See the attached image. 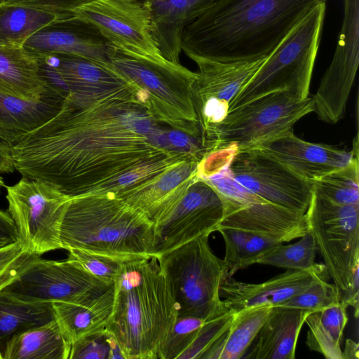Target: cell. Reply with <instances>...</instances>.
Masks as SVG:
<instances>
[{
  "mask_svg": "<svg viewBox=\"0 0 359 359\" xmlns=\"http://www.w3.org/2000/svg\"><path fill=\"white\" fill-rule=\"evenodd\" d=\"M278 243H280L265 236L250 233L244 245L240 269L253 264V262L257 256Z\"/></svg>",
  "mask_w": 359,
  "mask_h": 359,
  "instance_id": "obj_42",
  "label": "cell"
},
{
  "mask_svg": "<svg viewBox=\"0 0 359 359\" xmlns=\"http://www.w3.org/2000/svg\"><path fill=\"white\" fill-rule=\"evenodd\" d=\"M325 264H316L305 270L287 269L261 283L238 281L226 275L222 280L219 296L226 311L233 313L259 306H278L304 291L313 283L327 280Z\"/></svg>",
  "mask_w": 359,
  "mask_h": 359,
  "instance_id": "obj_17",
  "label": "cell"
},
{
  "mask_svg": "<svg viewBox=\"0 0 359 359\" xmlns=\"http://www.w3.org/2000/svg\"><path fill=\"white\" fill-rule=\"evenodd\" d=\"M67 251L68 257L76 259L88 272L109 285H114L126 262L137 258L114 257L77 248Z\"/></svg>",
  "mask_w": 359,
  "mask_h": 359,
  "instance_id": "obj_36",
  "label": "cell"
},
{
  "mask_svg": "<svg viewBox=\"0 0 359 359\" xmlns=\"http://www.w3.org/2000/svg\"><path fill=\"white\" fill-rule=\"evenodd\" d=\"M304 215L330 277L344 292L359 266V203H336L312 191Z\"/></svg>",
  "mask_w": 359,
  "mask_h": 359,
  "instance_id": "obj_9",
  "label": "cell"
},
{
  "mask_svg": "<svg viewBox=\"0 0 359 359\" xmlns=\"http://www.w3.org/2000/svg\"><path fill=\"white\" fill-rule=\"evenodd\" d=\"M359 266L353 273L351 283L344 292L340 293V302L346 306L354 309V316L357 319L359 315Z\"/></svg>",
  "mask_w": 359,
  "mask_h": 359,
  "instance_id": "obj_44",
  "label": "cell"
},
{
  "mask_svg": "<svg viewBox=\"0 0 359 359\" xmlns=\"http://www.w3.org/2000/svg\"><path fill=\"white\" fill-rule=\"evenodd\" d=\"M14 170L9 147L0 142V174L10 173Z\"/></svg>",
  "mask_w": 359,
  "mask_h": 359,
  "instance_id": "obj_47",
  "label": "cell"
},
{
  "mask_svg": "<svg viewBox=\"0 0 359 359\" xmlns=\"http://www.w3.org/2000/svg\"><path fill=\"white\" fill-rule=\"evenodd\" d=\"M59 18L27 6L0 5V46L22 47L33 34Z\"/></svg>",
  "mask_w": 359,
  "mask_h": 359,
  "instance_id": "obj_31",
  "label": "cell"
},
{
  "mask_svg": "<svg viewBox=\"0 0 359 359\" xmlns=\"http://www.w3.org/2000/svg\"><path fill=\"white\" fill-rule=\"evenodd\" d=\"M52 86L42 75L35 56L23 47L0 46V90L20 98L39 100Z\"/></svg>",
  "mask_w": 359,
  "mask_h": 359,
  "instance_id": "obj_25",
  "label": "cell"
},
{
  "mask_svg": "<svg viewBox=\"0 0 359 359\" xmlns=\"http://www.w3.org/2000/svg\"><path fill=\"white\" fill-rule=\"evenodd\" d=\"M271 306H259L236 313L229 328L203 355V359H240L246 354L269 317Z\"/></svg>",
  "mask_w": 359,
  "mask_h": 359,
  "instance_id": "obj_28",
  "label": "cell"
},
{
  "mask_svg": "<svg viewBox=\"0 0 359 359\" xmlns=\"http://www.w3.org/2000/svg\"><path fill=\"white\" fill-rule=\"evenodd\" d=\"M107 66L134 87L152 117L194 137H204L195 109L196 72L165 57H147L109 43Z\"/></svg>",
  "mask_w": 359,
  "mask_h": 359,
  "instance_id": "obj_5",
  "label": "cell"
},
{
  "mask_svg": "<svg viewBox=\"0 0 359 359\" xmlns=\"http://www.w3.org/2000/svg\"><path fill=\"white\" fill-rule=\"evenodd\" d=\"M72 344L55 320L14 334L4 344L3 359H69Z\"/></svg>",
  "mask_w": 359,
  "mask_h": 359,
  "instance_id": "obj_27",
  "label": "cell"
},
{
  "mask_svg": "<svg viewBox=\"0 0 359 359\" xmlns=\"http://www.w3.org/2000/svg\"><path fill=\"white\" fill-rule=\"evenodd\" d=\"M236 313L226 311L217 317L206 320L198 330L189 348L180 359L202 358L205 353L229 328Z\"/></svg>",
  "mask_w": 359,
  "mask_h": 359,
  "instance_id": "obj_39",
  "label": "cell"
},
{
  "mask_svg": "<svg viewBox=\"0 0 359 359\" xmlns=\"http://www.w3.org/2000/svg\"><path fill=\"white\" fill-rule=\"evenodd\" d=\"M205 321L191 316L177 317L161 346L158 359H180Z\"/></svg>",
  "mask_w": 359,
  "mask_h": 359,
  "instance_id": "obj_37",
  "label": "cell"
},
{
  "mask_svg": "<svg viewBox=\"0 0 359 359\" xmlns=\"http://www.w3.org/2000/svg\"><path fill=\"white\" fill-rule=\"evenodd\" d=\"M62 248L114 257L153 255L154 223L141 211L111 194L72 198L60 230Z\"/></svg>",
  "mask_w": 359,
  "mask_h": 359,
  "instance_id": "obj_4",
  "label": "cell"
},
{
  "mask_svg": "<svg viewBox=\"0 0 359 359\" xmlns=\"http://www.w3.org/2000/svg\"><path fill=\"white\" fill-rule=\"evenodd\" d=\"M3 186H4V182L3 179L0 177V188Z\"/></svg>",
  "mask_w": 359,
  "mask_h": 359,
  "instance_id": "obj_50",
  "label": "cell"
},
{
  "mask_svg": "<svg viewBox=\"0 0 359 359\" xmlns=\"http://www.w3.org/2000/svg\"><path fill=\"white\" fill-rule=\"evenodd\" d=\"M217 231L222 234L226 245L225 257L223 259L225 275L233 277L240 270L244 245L250 233L228 227H219Z\"/></svg>",
  "mask_w": 359,
  "mask_h": 359,
  "instance_id": "obj_40",
  "label": "cell"
},
{
  "mask_svg": "<svg viewBox=\"0 0 359 359\" xmlns=\"http://www.w3.org/2000/svg\"><path fill=\"white\" fill-rule=\"evenodd\" d=\"M314 111L312 97L299 100L286 90L271 93L228 112L211 132L219 147L231 144L238 151L257 149L292 129Z\"/></svg>",
  "mask_w": 359,
  "mask_h": 359,
  "instance_id": "obj_8",
  "label": "cell"
},
{
  "mask_svg": "<svg viewBox=\"0 0 359 359\" xmlns=\"http://www.w3.org/2000/svg\"><path fill=\"white\" fill-rule=\"evenodd\" d=\"M198 162L190 158L177 163L153 182L121 198L143 212L154 224L177 204L197 179Z\"/></svg>",
  "mask_w": 359,
  "mask_h": 359,
  "instance_id": "obj_22",
  "label": "cell"
},
{
  "mask_svg": "<svg viewBox=\"0 0 359 359\" xmlns=\"http://www.w3.org/2000/svg\"><path fill=\"white\" fill-rule=\"evenodd\" d=\"M347 307L343 302L309 312L305 318L309 330L306 344L327 359H342L341 343L348 323Z\"/></svg>",
  "mask_w": 359,
  "mask_h": 359,
  "instance_id": "obj_29",
  "label": "cell"
},
{
  "mask_svg": "<svg viewBox=\"0 0 359 359\" xmlns=\"http://www.w3.org/2000/svg\"><path fill=\"white\" fill-rule=\"evenodd\" d=\"M229 169L243 187L266 201L305 214L312 195L310 181L258 149L239 150Z\"/></svg>",
  "mask_w": 359,
  "mask_h": 359,
  "instance_id": "obj_12",
  "label": "cell"
},
{
  "mask_svg": "<svg viewBox=\"0 0 359 359\" xmlns=\"http://www.w3.org/2000/svg\"><path fill=\"white\" fill-rule=\"evenodd\" d=\"M113 286L94 276L75 259L39 258L4 290L25 301L78 303L98 297Z\"/></svg>",
  "mask_w": 359,
  "mask_h": 359,
  "instance_id": "obj_11",
  "label": "cell"
},
{
  "mask_svg": "<svg viewBox=\"0 0 359 359\" xmlns=\"http://www.w3.org/2000/svg\"><path fill=\"white\" fill-rule=\"evenodd\" d=\"M41 255L24 251L15 260L0 270V290L16 280Z\"/></svg>",
  "mask_w": 359,
  "mask_h": 359,
  "instance_id": "obj_43",
  "label": "cell"
},
{
  "mask_svg": "<svg viewBox=\"0 0 359 359\" xmlns=\"http://www.w3.org/2000/svg\"><path fill=\"white\" fill-rule=\"evenodd\" d=\"M309 312L292 307L273 306L255 338L256 342L243 358L294 359L299 334Z\"/></svg>",
  "mask_w": 359,
  "mask_h": 359,
  "instance_id": "obj_24",
  "label": "cell"
},
{
  "mask_svg": "<svg viewBox=\"0 0 359 359\" xmlns=\"http://www.w3.org/2000/svg\"><path fill=\"white\" fill-rule=\"evenodd\" d=\"M150 16L151 33L162 55L180 62L184 27L215 0H139Z\"/></svg>",
  "mask_w": 359,
  "mask_h": 359,
  "instance_id": "obj_21",
  "label": "cell"
},
{
  "mask_svg": "<svg viewBox=\"0 0 359 359\" xmlns=\"http://www.w3.org/2000/svg\"><path fill=\"white\" fill-rule=\"evenodd\" d=\"M202 180L210 184L221 197L224 212L251 203L267 202L239 184L233 177L229 164Z\"/></svg>",
  "mask_w": 359,
  "mask_h": 359,
  "instance_id": "obj_34",
  "label": "cell"
},
{
  "mask_svg": "<svg viewBox=\"0 0 359 359\" xmlns=\"http://www.w3.org/2000/svg\"><path fill=\"white\" fill-rule=\"evenodd\" d=\"M322 4L326 0H215L184 27L181 49L191 60L266 57Z\"/></svg>",
  "mask_w": 359,
  "mask_h": 359,
  "instance_id": "obj_2",
  "label": "cell"
},
{
  "mask_svg": "<svg viewBox=\"0 0 359 359\" xmlns=\"http://www.w3.org/2000/svg\"><path fill=\"white\" fill-rule=\"evenodd\" d=\"M0 238L8 243L18 241L15 224L8 212L0 209Z\"/></svg>",
  "mask_w": 359,
  "mask_h": 359,
  "instance_id": "obj_45",
  "label": "cell"
},
{
  "mask_svg": "<svg viewBox=\"0 0 359 359\" xmlns=\"http://www.w3.org/2000/svg\"><path fill=\"white\" fill-rule=\"evenodd\" d=\"M6 189L8 212L24 250L41 255L62 249L61 224L71 198L51 184L23 177Z\"/></svg>",
  "mask_w": 359,
  "mask_h": 359,
  "instance_id": "obj_10",
  "label": "cell"
},
{
  "mask_svg": "<svg viewBox=\"0 0 359 359\" xmlns=\"http://www.w3.org/2000/svg\"><path fill=\"white\" fill-rule=\"evenodd\" d=\"M67 93L53 85L43 98L29 100L0 90V142L8 147L20 135L47 121L59 110Z\"/></svg>",
  "mask_w": 359,
  "mask_h": 359,
  "instance_id": "obj_23",
  "label": "cell"
},
{
  "mask_svg": "<svg viewBox=\"0 0 359 359\" xmlns=\"http://www.w3.org/2000/svg\"><path fill=\"white\" fill-rule=\"evenodd\" d=\"M54 320L52 303L29 302L0 290V345L14 334ZM2 351V350H1Z\"/></svg>",
  "mask_w": 359,
  "mask_h": 359,
  "instance_id": "obj_30",
  "label": "cell"
},
{
  "mask_svg": "<svg viewBox=\"0 0 359 359\" xmlns=\"http://www.w3.org/2000/svg\"><path fill=\"white\" fill-rule=\"evenodd\" d=\"M340 302V292L333 283L320 280L304 291L294 296L278 306L292 307L310 312L327 309Z\"/></svg>",
  "mask_w": 359,
  "mask_h": 359,
  "instance_id": "obj_38",
  "label": "cell"
},
{
  "mask_svg": "<svg viewBox=\"0 0 359 359\" xmlns=\"http://www.w3.org/2000/svg\"><path fill=\"white\" fill-rule=\"evenodd\" d=\"M219 227L237 229L280 243L301 238L308 232L304 214L269 202L251 203L227 211Z\"/></svg>",
  "mask_w": 359,
  "mask_h": 359,
  "instance_id": "obj_20",
  "label": "cell"
},
{
  "mask_svg": "<svg viewBox=\"0 0 359 359\" xmlns=\"http://www.w3.org/2000/svg\"><path fill=\"white\" fill-rule=\"evenodd\" d=\"M311 182L313 191L327 200L339 204H358V155H355L346 166Z\"/></svg>",
  "mask_w": 359,
  "mask_h": 359,
  "instance_id": "obj_32",
  "label": "cell"
},
{
  "mask_svg": "<svg viewBox=\"0 0 359 359\" xmlns=\"http://www.w3.org/2000/svg\"><path fill=\"white\" fill-rule=\"evenodd\" d=\"M7 245H9V243H7L6 241L0 238V248L4 247Z\"/></svg>",
  "mask_w": 359,
  "mask_h": 359,
  "instance_id": "obj_49",
  "label": "cell"
},
{
  "mask_svg": "<svg viewBox=\"0 0 359 359\" xmlns=\"http://www.w3.org/2000/svg\"><path fill=\"white\" fill-rule=\"evenodd\" d=\"M24 251L19 241L0 248V270L15 260Z\"/></svg>",
  "mask_w": 359,
  "mask_h": 359,
  "instance_id": "obj_46",
  "label": "cell"
},
{
  "mask_svg": "<svg viewBox=\"0 0 359 359\" xmlns=\"http://www.w3.org/2000/svg\"><path fill=\"white\" fill-rule=\"evenodd\" d=\"M95 0H6L2 5L27 6L53 13L60 18L74 16L75 8Z\"/></svg>",
  "mask_w": 359,
  "mask_h": 359,
  "instance_id": "obj_41",
  "label": "cell"
},
{
  "mask_svg": "<svg viewBox=\"0 0 359 359\" xmlns=\"http://www.w3.org/2000/svg\"><path fill=\"white\" fill-rule=\"evenodd\" d=\"M266 58L240 62L192 60L198 68L193 87L194 102L199 126L208 138L215 140L211 137L212 129L226 116L230 102Z\"/></svg>",
  "mask_w": 359,
  "mask_h": 359,
  "instance_id": "obj_14",
  "label": "cell"
},
{
  "mask_svg": "<svg viewBox=\"0 0 359 359\" xmlns=\"http://www.w3.org/2000/svg\"><path fill=\"white\" fill-rule=\"evenodd\" d=\"M127 81L69 91L47 121L8 147L23 177L48 183L70 198H123L192 158L170 143Z\"/></svg>",
  "mask_w": 359,
  "mask_h": 359,
  "instance_id": "obj_1",
  "label": "cell"
},
{
  "mask_svg": "<svg viewBox=\"0 0 359 359\" xmlns=\"http://www.w3.org/2000/svg\"><path fill=\"white\" fill-rule=\"evenodd\" d=\"M5 1L6 0H0V5H2Z\"/></svg>",
  "mask_w": 359,
  "mask_h": 359,
  "instance_id": "obj_52",
  "label": "cell"
},
{
  "mask_svg": "<svg viewBox=\"0 0 359 359\" xmlns=\"http://www.w3.org/2000/svg\"><path fill=\"white\" fill-rule=\"evenodd\" d=\"M109 43L97 28L74 15L57 19L45 26L29 38L22 47L35 57L71 55L107 65Z\"/></svg>",
  "mask_w": 359,
  "mask_h": 359,
  "instance_id": "obj_18",
  "label": "cell"
},
{
  "mask_svg": "<svg viewBox=\"0 0 359 359\" xmlns=\"http://www.w3.org/2000/svg\"><path fill=\"white\" fill-rule=\"evenodd\" d=\"M358 343L352 339H347L345 348L342 352V359H358L359 358Z\"/></svg>",
  "mask_w": 359,
  "mask_h": 359,
  "instance_id": "obj_48",
  "label": "cell"
},
{
  "mask_svg": "<svg viewBox=\"0 0 359 359\" xmlns=\"http://www.w3.org/2000/svg\"><path fill=\"white\" fill-rule=\"evenodd\" d=\"M0 359H3V358H2V351H1V345H0Z\"/></svg>",
  "mask_w": 359,
  "mask_h": 359,
  "instance_id": "obj_51",
  "label": "cell"
},
{
  "mask_svg": "<svg viewBox=\"0 0 359 359\" xmlns=\"http://www.w3.org/2000/svg\"><path fill=\"white\" fill-rule=\"evenodd\" d=\"M69 359H125V356L114 337L104 329L74 342Z\"/></svg>",
  "mask_w": 359,
  "mask_h": 359,
  "instance_id": "obj_35",
  "label": "cell"
},
{
  "mask_svg": "<svg viewBox=\"0 0 359 359\" xmlns=\"http://www.w3.org/2000/svg\"><path fill=\"white\" fill-rule=\"evenodd\" d=\"M343 2V22L336 50L312 97L316 111L333 118L345 114L359 62V0Z\"/></svg>",
  "mask_w": 359,
  "mask_h": 359,
  "instance_id": "obj_16",
  "label": "cell"
},
{
  "mask_svg": "<svg viewBox=\"0 0 359 359\" xmlns=\"http://www.w3.org/2000/svg\"><path fill=\"white\" fill-rule=\"evenodd\" d=\"M325 10L326 4L318 5L289 32L230 102L229 111L277 91L286 90L299 100L309 97Z\"/></svg>",
  "mask_w": 359,
  "mask_h": 359,
  "instance_id": "obj_6",
  "label": "cell"
},
{
  "mask_svg": "<svg viewBox=\"0 0 359 359\" xmlns=\"http://www.w3.org/2000/svg\"><path fill=\"white\" fill-rule=\"evenodd\" d=\"M114 286L101 295L83 302H53L54 320L72 344L81 337L105 329L114 303Z\"/></svg>",
  "mask_w": 359,
  "mask_h": 359,
  "instance_id": "obj_26",
  "label": "cell"
},
{
  "mask_svg": "<svg viewBox=\"0 0 359 359\" xmlns=\"http://www.w3.org/2000/svg\"><path fill=\"white\" fill-rule=\"evenodd\" d=\"M317 248L309 232L292 244L278 243L257 256L254 264L271 265L285 269L305 270L313 267Z\"/></svg>",
  "mask_w": 359,
  "mask_h": 359,
  "instance_id": "obj_33",
  "label": "cell"
},
{
  "mask_svg": "<svg viewBox=\"0 0 359 359\" xmlns=\"http://www.w3.org/2000/svg\"><path fill=\"white\" fill-rule=\"evenodd\" d=\"M114 290L112 312L105 330L116 339L125 359H158L177 311L156 257L126 262Z\"/></svg>",
  "mask_w": 359,
  "mask_h": 359,
  "instance_id": "obj_3",
  "label": "cell"
},
{
  "mask_svg": "<svg viewBox=\"0 0 359 359\" xmlns=\"http://www.w3.org/2000/svg\"><path fill=\"white\" fill-rule=\"evenodd\" d=\"M257 149L310 182L346 166L358 155V146L348 151L332 145L309 142L296 136L292 129Z\"/></svg>",
  "mask_w": 359,
  "mask_h": 359,
  "instance_id": "obj_19",
  "label": "cell"
},
{
  "mask_svg": "<svg viewBox=\"0 0 359 359\" xmlns=\"http://www.w3.org/2000/svg\"><path fill=\"white\" fill-rule=\"evenodd\" d=\"M224 215V203L207 182L196 179L184 196L154 224L153 255L158 257L196 238L217 231Z\"/></svg>",
  "mask_w": 359,
  "mask_h": 359,
  "instance_id": "obj_13",
  "label": "cell"
},
{
  "mask_svg": "<svg viewBox=\"0 0 359 359\" xmlns=\"http://www.w3.org/2000/svg\"><path fill=\"white\" fill-rule=\"evenodd\" d=\"M156 258L174 299L177 317L208 320L226 311L219 296L225 276L224 261L211 250L208 236Z\"/></svg>",
  "mask_w": 359,
  "mask_h": 359,
  "instance_id": "obj_7",
  "label": "cell"
},
{
  "mask_svg": "<svg viewBox=\"0 0 359 359\" xmlns=\"http://www.w3.org/2000/svg\"><path fill=\"white\" fill-rule=\"evenodd\" d=\"M73 13L118 48L147 57H164L152 37L149 12L139 0H95L75 8Z\"/></svg>",
  "mask_w": 359,
  "mask_h": 359,
  "instance_id": "obj_15",
  "label": "cell"
}]
</instances>
